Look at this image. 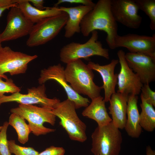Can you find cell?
<instances>
[{"mask_svg":"<svg viewBox=\"0 0 155 155\" xmlns=\"http://www.w3.org/2000/svg\"><path fill=\"white\" fill-rule=\"evenodd\" d=\"M111 0H99L86 14L80 24L81 32L85 37L92 31L102 30L107 34L106 41L110 49H114L115 40L118 35V25L112 14Z\"/></svg>","mask_w":155,"mask_h":155,"instance_id":"1","label":"cell"},{"mask_svg":"<svg viewBox=\"0 0 155 155\" xmlns=\"http://www.w3.org/2000/svg\"><path fill=\"white\" fill-rule=\"evenodd\" d=\"M92 70L81 59L67 64L64 68L65 79L73 89L79 94L87 96L91 100L100 96L102 89L94 83Z\"/></svg>","mask_w":155,"mask_h":155,"instance_id":"2","label":"cell"},{"mask_svg":"<svg viewBox=\"0 0 155 155\" xmlns=\"http://www.w3.org/2000/svg\"><path fill=\"white\" fill-rule=\"evenodd\" d=\"M74 103L68 99L57 103L52 110L59 124L71 140L83 142L87 139L86 126L78 117Z\"/></svg>","mask_w":155,"mask_h":155,"instance_id":"3","label":"cell"},{"mask_svg":"<svg viewBox=\"0 0 155 155\" xmlns=\"http://www.w3.org/2000/svg\"><path fill=\"white\" fill-rule=\"evenodd\" d=\"M91 33L90 38L84 43L72 42L63 47L59 53L61 61L67 64L81 59L88 60L95 55L109 59V50L103 48L101 42L98 40V32L94 30Z\"/></svg>","mask_w":155,"mask_h":155,"instance_id":"4","label":"cell"},{"mask_svg":"<svg viewBox=\"0 0 155 155\" xmlns=\"http://www.w3.org/2000/svg\"><path fill=\"white\" fill-rule=\"evenodd\" d=\"M91 151L94 155H119L122 142L121 133L111 122L98 126L91 135Z\"/></svg>","mask_w":155,"mask_h":155,"instance_id":"5","label":"cell"},{"mask_svg":"<svg viewBox=\"0 0 155 155\" xmlns=\"http://www.w3.org/2000/svg\"><path fill=\"white\" fill-rule=\"evenodd\" d=\"M49 108L39 107L32 104H20L18 107L11 108L10 111L21 116L28 122L32 132L36 136L44 135L53 132L54 129L46 127L43 124L48 123L54 125L56 116Z\"/></svg>","mask_w":155,"mask_h":155,"instance_id":"6","label":"cell"},{"mask_svg":"<svg viewBox=\"0 0 155 155\" xmlns=\"http://www.w3.org/2000/svg\"><path fill=\"white\" fill-rule=\"evenodd\" d=\"M67 14H61L44 19L34 24L29 34L26 44L33 47L44 44L54 38L65 26Z\"/></svg>","mask_w":155,"mask_h":155,"instance_id":"7","label":"cell"},{"mask_svg":"<svg viewBox=\"0 0 155 155\" xmlns=\"http://www.w3.org/2000/svg\"><path fill=\"white\" fill-rule=\"evenodd\" d=\"M37 57L14 51L8 46L2 47L0 49V77L7 79L4 74L7 73L11 75L25 73L28 63Z\"/></svg>","mask_w":155,"mask_h":155,"instance_id":"8","label":"cell"},{"mask_svg":"<svg viewBox=\"0 0 155 155\" xmlns=\"http://www.w3.org/2000/svg\"><path fill=\"white\" fill-rule=\"evenodd\" d=\"M54 80L59 83L67 94L68 99L72 101L76 109L86 107L90 103L89 99L75 92L67 81L64 74V68L60 63L51 66L42 70L38 79L40 85L47 81Z\"/></svg>","mask_w":155,"mask_h":155,"instance_id":"9","label":"cell"},{"mask_svg":"<svg viewBox=\"0 0 155 155\" xmlns=\"http://www.w3.org/2000/svg\"><path fill=\"white\" fill-rule=\"evenodd\" d=\"M7 23L0 34V42L13 40L29 34L34 24L24 15L17 6L10 8L7 17Z\"/></svg>","mask_w":155,"mask_h":155,"instance_id":"10","label":"cell"},{"mask_svg":"<svg viewBox=\"0 0 155 155\" xmlns=\"http://www.w3.org/2000/svg\"><path fill=\"white\" fill-rule=\"evenodd\" d=\"M46 90L45 84H43L36 87L28 89V93L26 94L17 92L10 95H4L0 97V105L5 102H14L25 104H39L41 107L52 109L60 100L56 98L51 99L47 98Z\"/></svg>","mask_w":155,"mask_h":155,"instance_id":"11","label":"cell"},{"mask_svg":"<svg viewBox=\"0 0 155 155\" xmlns=\"http://www.w3.org/2000/svg\"><path fill=\"white\" fill-rule=\"evenodd\" d=\"M111 8L117 22L131 29L140 26L142 17L138 14L139 9L134 0H111Z\"/></svg>","mask_w":155,"mask_h":155,"instance_id":"12","label":"cell"},{"mask_svg":"<svg viewBox=\"0 0 155 155\" xmlns=\"http://www.w3.org/2000/svg\"><path fill=\"white\" fill-rule=\"evenodd\" d=\"M115 44V49L125 47L129 52L143 54L155 59V34L152 36L131 33L118 35Z\"/></svg>","mask_w":155,"mask_h":155,"instance_id":"13","label":"cell"},{"mask_svg":"<svg viewBox=\"0 0 155 155\" xmlns=\"http://www.w3.org/2000/svg\"><path fill=\"white\" fill-rule=\"evenodd\" d=\"M117 54L120 65V71L117 74V92L128 95L139 94L143 84L137 74L128 65L124 51L120 50Z\"/></svg>","mask_w":155,"mask_h":155,"instance_id":"14","label":"cell"},{"mask_svg":"<svg viewBox=\"0 0 155 155\" xmlns=\"http://www.w3.org/2000/svg\"><path fill=\"white\" fill-rule=\"evenodd\" d=\"M125 58L129 67L138 76L143 84L155 80V59L143 54L127 53Z\"/></svg>","mask_w":155,"mask_h":155,"instance_id":"15","label":"cell"},{"mask_svg":"<svg viewBox=\"0 0 155 155\" xmlns=\"http://www.w3.org/2000/svg\"><path fill=\"white\" fill-rule=\"evenodd\" d=\"M119 63L118 59H113L109 63L104 65H101L91 61H89L87 64L92 70L98 72L102 77L103 82L102 86L104 90V99L106 102H108L112 94L116 92L117 74L115 73L114 71Z\"/></svg>","mask_w":155,"mask_h":155,"instance_id":"16","label":"cell"},{"mask_svg":"<svg viewBox=\"0 0 155 155\" xmlns=\"http://www.w3.org/2000/svg\"><path fill=\"white\" fill-rule=\"evenodd\" d=\"M94 7L83 5L71 7H59L60 10L68 15V19L64 27L65 38H69L75 33L81 32L80 24L82 20Z\"/></svg>","mask_w":155,"mask_h":155,"instance_id":"17","label":"cell"},{"mask_svg":"<svg viewBox=\"0 0 155 155\" xmlns=\"http://www.w3.org/2000/svg\"><path fill=\"white\" fill-rule=\"evenodd\" d=\"M128 95L117 92L111 95L109 100V113L112 116V122L118 129L124 128Z\"/></svg>","mask_w":155,"mask_h":155,"instance_id":"18","label":"cell"},{"mask_svg":"<svg viewBox=\"0 0 155 155\" xmlns=\"http://www.w3.org/2000/svg\"><path fill=\"white\" fill-rule=\"evenodd\" d=\"M137 95H129L127 103V118L124 128L128 135L134 138L139 137L142 128L140 123V114L137 106Z\"/></svg>","mask_w":155,"mask_h":155,"instance_id":"19","label":"cell"},{"mask_svg":"<svg viewBox=\"0 0 155 155\" xmlns=\"http://www.w3.org/2000/svg\"><path fill=\"white\" fill-rule=\"evenodd\" d=\"M25 16L34 24L46 18L55 16L62 13L59 7H46L44 10L39 9L33 6L27 0H13Z\"/></svg>","mask_w":155,"mask_h":155,"instance_id":"20","label":"cell"},{"mask_svg":"<svg viewBox=\"0 0 155 155\" xmlns=\"http://www.w3.org/2000/svg\"><path fill=\"white\" fill-rule=\"evenodd\" d=\"M104 98L100 96L92 100L91 102L83 111L82 115L96 121L98 126L106 125L112 122L108 114Z\"/></svg>","mask_w":155,"mask_h":155,"instance_id":"21","label":"cell"},{"mask_svg":"<svg viewBox=\"0 0 155 155\" xmlns=\"http://www.w3.org/2000/svg\"><path fill=\"white\" fill-rule=\"evenodd\" d=\"M142 111L140 114V123L142 128L152 132L155 128V110L154 106L147 102L140 96Z\"/></svg>","mask_w":155,"mask_h":155,"instance_id":"22","label":"cell"},{"mask_svg":"<svg viewBox=\"0 0 155 155\" xmlns=\"http://www.w3.org/2000/svg\"><path fill=\"white\" fill-rule=\"evenodd\" d=\"M8 122L9 125L12 126L16 130L18 141L22 144L27 142L31 131L25 119L17 114L12 113Z\"/></svg>","mask_w":155,"mask_h":155,"instance_id":"23","label":"cell"},{"mask_svg":"<svg viewBox=\"0 0 155 155\" xmlns=\"http://www.w3.org/2000/svg\"><path fill=\"white\" fill-rule=\"evenodd\" d=\"M138 9L143 11L150 20V27L152 30H155V0H134Z\"/></svg>","mask_w":155,"mask_h":155,"instance_id":"24","label":"cell"},{"mask_svg":"<svg viewBox=\"0 0 155 155\" xmlns=\"http://www.w3.org/2000/svg\"><path fill=\"white\" fill-rule=\"evenodd\" d=\"M9 150L10 153L15 155H38L39 152L31 147L20 146L14 140L8 141Z\"/></svg>","mask_w":155,"mask_h":155,"instance_id":"25","label":"cell"},{"mask_svg":"<svg viewBox=\"0 0 155 155\" xmlns=\"http://www.w3.org/2000/svg\"><path fill=\"white\" fill-rule=\"evenodd\" d=\"M8 122H5L0 131V155H11L9 150L7 131Z\"/></svg>","mask_w":155,"mask_h":155,"instance_id":"26","label":"cell"},{"mask_svg":"<svg viewBox=\"0 0 155 155\" xmlns=\"http://www.w3.org/2000/svg\"><path fill=\"white\" fill-rule=\"evenodd\" d=\"M0 77V97L4 95L6 93L12 94L20 92V88L17 86L11 79H7L5 81Z\"/></svg>","mask_w":155,"mask_h":155,"instance_id":"27","label":"cell"},{"mask_svg":"<svg viewBox=\"0 0 155 155\" xmlns=\"http://www.w3.org/2000/svg\"><path fill=\"white\" fill-rule=\"evenodd\" d=\"M141 93V96L147 102L155 106V92L151 89L149 84H143Z\"/></svg>","mask_w":155,"mask_h":155,"instance_id":"28","label":"cell"},{"mask_svg":"<svg viewBox=\"0 0 155 155\" xmlns=\"http://www.w3.org/2000/svg\"><path fill=\"white\" fill-rule=\"evenodd\" d=\"M65 150L62 147L51 146L39 153L38 155H64Z\"/></svg>","mask_w":155,"mask_h":155,"instance_id":"29","label":"cell"},{"mask_svg":"<svg viewBox=\"0 0 155 155\" xmlns=\"http://www.w3.org/2000/svg\"><path fill=\"white\" fill-rule=\"evenodd\" d=\"M64 3L81 4L83 5L90 6L93 7H94L96 4L91 0H59L57 2L54 4L53 7H58L59 5Z\"/></svg>","mask_w":155,"mask_h":155,"instance_id":"30","label":"cell"},{"mask_svg":"<svg viewBox=\"0 0 155 155\" xmlns=\"http://www.w3.org/2000/svg\"><path fill=\"white\" fill-rule=\"evenodd\" d=\"M29 2L32 3L35 8L40 9L44 10L46 7L44 6V1L43 0H27Z\"/></svg>","mask_w":155,"mask_h":155,"instance_id":"31","label":"cell"},{"mask_svg":"<svg viewBox=\"0 0 155 155\" xmlns=\"http://www.w3.org/2000/svg\"><path fill=\"white\" fill-rule=\"evenodd\" d=\"M17 4V3L13 2V0H0V6L1 7L13 5Z\"/></svg>","mask_w":155,"mask_h":155,"instance_id":"32","label":"cell"},{"mask_svg":"<svg viewBox=\"0 0 155 155\" xmlns=\"http://www.w3.org/2000/svg\"><path fill=\"white\" fill-rule=\"evenodd\" d=\"M18 5V4L13 5L9 6L6 7H1L0 6V17L1 16L2 13L6 10L9 9L11 7Z\"/></svg>","mask_w":155,"mask_h":155,"instance_id":"33","label":"cell"},{"mask_svg":"<svg viewBox=\"0 0 155 155\" xmlns=\"http://www.w3.org/2000/svg\"><path fill=\"white\" fill-rule=\"evenodd\" d=\"M146 152L147 155H155V151L152 150L150 146L147 147Z\"/></svg>","mask_w":155,"mask_h":155,"instance_id":"34","label":"cell"},{"mask_svg":"<svg viewBox=\"0 0 155 155\" xmlns=\"http://www.w3.org/2000/svg\"><path fill=\"white\" fill-rule=\"evenodd\" d=\"M1 42H0V49L2 47L1 45Z\"/></svg>","mask_w":155,"mask_h":155,"instance_id":"35","label":"cell"},{"mask_svg":"<svg viewBox=\"0 0 155 155\" xmlns=\"http://www.w3.org/2000/svg\"><path fill=\"white\" fill-rule=\"evenodd\" d=\"M2 126H0V131L1 129H2Z\"/></svg>","mask_w":155,"mask_h":155,"instance_id":"36","label":"cell"}]
</instances>
